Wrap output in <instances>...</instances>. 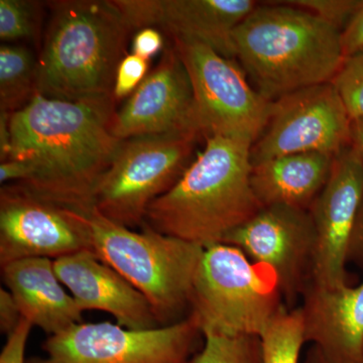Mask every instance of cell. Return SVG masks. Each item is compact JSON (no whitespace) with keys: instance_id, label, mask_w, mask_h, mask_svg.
<instances>
[{"instance_id":"cell-3","label":"cell","mask_w":363,"mask_h":363,"mask_svg":"<svg viewBox=\"0 0 363 363\" xmlns=\"http://www.w3.org/2000/svg\"><path fill=\"white\" fill-rule=\"evenodd\" d=\"M342 30L283 1L259 4L233 33L236 58L271 101L332 82L344 60Z\"/></svg>"},{"instance_id":"cell-10","label":"cell","mask_w":363,"mask_h":363,"mask_svg":"<svg viewBox=\"0 0 363 363\" xmlns=\"http://www.w3.org/2000/svg\"><path fill=\"white\" fill-rule=\"evenodd\" d=\"M92 250L89 215L11 183L0 190V264Z\"/></svg>"},{"instance_id":"cell-33","label":"cell","mask_w":363,"mask_h":363,"mask_svg":"<svg viewBox=\"0 0 363 363\" xmlns=\"http://www.w3.org/2000/svg\"><path fill=\"white\" fill-rule=\"evenodd\" d=\"M304 363H327V362L318 348L311 345L306 353Z\"/></svg>"},{"instance_id":"cell-23","label":"cell","mask_w":363,"mask_h":363,"mask_svg":"<svg viewBox=\"0 0 363 363\" xmlns=\"http://www.w3.org/2000/svg\"><path fill=\"white\" fill-rule=\"evenodd\" d=\"M39 6L38 2L28 0H0V40L11 43L33 39Z\"/></svg>"},{"instance_id":"cell-22","label":"cell","mask_w":363,"mask_h":363,"mask_svg":"<svg viewBox=\"0 0 363 363\" xmlns=\"http://www.w3.org/2000/svg\"><path fill=\"white\" fill-rule=\"evenodd\" d=\"M200 350L189 363H264L259 336L207 333Z\"/></svg>"},{"instance_id":"cell-32","label":"cell","mask_w":363,"mask_h":363,"mask_svg":"<svg viewBox=\"0 0 363 363\" xmlns=\"http://www.w3.org/2000/svg\"><path fill=\"white\" fill-rule=\"evenodd\" d=\"M352 136L363 160V118L352 121Z\"/></svg>"},{"instance_id":"cell-18","label":"cell","mask_w":363,"mask_h":363,"mask_svg":"<svg viewBox=\"0 0 363 363\" xmlns=\"http://www.w3.org/2000/svg\"><path fill=\"white\" fill-rule=\"evenodd\" d=\"M2 279L21 317L50 336L83 323L82 310L64 290L54 260L30 257L1 266Z\"/></svg>"},{"instance_id":"cell-1","label":"cell","mask_w":363,"mask_h":363,"mask_svg":"<svg viewBox=\"0 0 363 363\" xmlns=\"http://www.w3.org/2000/svg\"><path fill=\"white\" fill-rule=\"evenodd\" d=\"M116 112L113 96L67 101L37 93L9 121V160L30 169L16 184L90 215L98 182L123 143L112 133Z\"/></svg>"},{"instance_id":"cell-7","label":"cell","mask_w":363,"mask_h":363,"mask_svg":"<svg viewBox=\"0 0 363 363\" xmlns=\"http://www.w3.org/2000/svg\"><path fill=\"white\" fill-rule=\"evenodd\" d=\"M199 140L162 135L123 140L98 182L93 209L128 228L142 226L150 205L166 194L193 162Z\"/></svg>"},{"instance_id":"cell-6","label":"cell","mask_w":363,"mask_h":363,"mask_svg":"<svg viewBox=\"0 0 363 363\" xmlns=\"http://www.w3.org/2000/svg\"><path fill=\"white\" fill-rule=\"evenodd\" d=\"M285 309L271 269L253 262L233 245L215 243L204 248L189 313L203 335L259 337Z\"/></svg>"},{"instance_id":"cell-31","label":"cell","mask_w":363,"mask_h":363,"mask_svg":"<svg viewBox=\"0 0 363 363\" xmlns=\"http://www.w3.org/2000/svg\"><path fill=\"white\" fill-rule=\"evenodd\" d=\"M354 262L363 267V200L351 234L348 250V262Z\"/></svg>"},{"instance_id":"cell-25","label":"cell","mask_w":363,"mask_h":363,"mask_svg":"<svg viewBox=\"0 0 363 363\" xmlns=\"http://www.w3.org/2000/svg\"><path fill=\"white\" fill-rule=\"evenodd\" d=\"M362 0H290L288 6L309 11L343 30Z\"/></svg>"},{"instance_id":"cell-11","label":"cell","mask_w":363,"mask_h":363,"mask_svg":"<svg viewBox=\"0 0 363 363\" xmlns=\"http://www.w3.org/2000/svg\"><path fill=\"white\" fill-rule=\"evenodd\" d=\"M353 140L352 121L332 82L274 101L269 124L250 150L252 166L302 152L336 157Z\"/></svg>"},{"instance_id":"cell-5","label":"cell","mask_w":363,"mask_h":363,"mask_svg":"<svg viewBox=\"0 0 363 363\" xmlns=\"http://www.w3.org/2000/svg\"><path fill=\"white\" fill-rule=\"evenodd\" d=\"M93 252L147 298L160 326L178 323L190 311L204 248L143 224L142 231L89 215Z\"/></svg>"},{"instance_id":"cell-4","label":"cell","mask_w":363,"mask_h":363,"mask_svg":"<svg viewBox=\"0 0 363 363\" xmlns=\"http://www.w3.org/2000/svg\"><path fill=\"white\" fill-rule=\"evenodd\" d=\"M49 7L38 94L67 101L113 96L117 68L135 30L114 0H57Z\"/></svg>"},{"instance_id":"cell-2","label":"cell","mask_w":363,"mask_h":363,"mask_svg":"<svg viewBox=\"0 0 363 363\" xmlns=\"http://www.w3.org/2000/svg\"><path fill=\"white\" fill-rule=\"evenodd\" d=\"M205 140L175 185L150 205L143 223L203 247L223 242L262 208L250 182L252 145L219 135Z\"/></svg>"},{"instance_id":"cell-29","label":"cell","mask_w":363,"mask_h":363,"mask_svg":"<svg viewBox=\"0 0 363 363\" xmlns=\"http://www.w3.org/2000/svg\"><path fill=\"white\" fill-rule=\"evenodd\" d=\"M162 33L156 28H143L136 32L133 40V54L150 60L164 49Z\"/></svg>"},{"instance_id":"cell-19","label":"cell","mask_w":363,"mask_h":363,"mask_svg":"<svg viewBox=\"0 0 363 363\" xmlns=\"http://www.w3.org/2000/svg\"><path fill=\"white\" fill-rule=\"evenodd\" d=\"M334 156L302 152L252 166L250 182L262 207L290 205L309 210L330 176Z\"/></svg>"},{"instance_id":"cell-14","label":"cell","mask_w":363,"mask_h":363,"mask_svg":"<svg viewBox=\"0 0 363 363\" xmlns=\"http://www.w3.org/2000/svg\"><path fill=\"white\" fill-rule=\"evenodd\" d=\"M112 133L121 140L162 135L202 138L192 84L173 45L164 49L157 65L116 111Z\"/></svg>"},{"instance_id":"cell-30","label":"cell","mask_w":363,"mask_h":363,"mask_svg":"<svg viewBox=\"0 0 363 363\" xmlns=\"http://www.w3.org/2000/svg\"><path fill=\"white\" fill-rule=\"evenodd\" d=\"M21 314L18 304L7 290H0V328L2 333L11 334L16 328L21 320Z\"/></svg>"},{"instance_id":"cell-8","label":"cell","mask_w":363,"mask_h":363,"mask_svg":"<svg viewBox=\"0 0 363 363\" xmlns=\"http://www.w3.org/2000/svg\"><path fill=\"white\" fill-rule=\"evenodd\" d=\"M171 40L192 84L202 138L225 136L252 145L269 124L274 101L250 85L234 60L196 40Z\"/></svg>"},{"instance_id":"cell-24","label":"cell","mask_w":363,"mask_h":363,"mask_svg":"<svg viewBox=\"0 0 363 363\" xmlns=\"http://www.w3.org/2000/svg\"><path fill=\"white\" fill-rule=\"evenodd\" d=\"M332 84L342 100L351 121L363 118V50L344 60Z\"/></svg>"},{"instance_id":"cell-28","label":"cell","mask_w":363,"mask_h":363,"mask_svg":"<svg viewBox=\"0 0 363 363\" xmlns=\"http://www.w3.org/2000/svg\"><path fill=\"white\" fill-rule=\"evenodd\" d=\"M344 57L352 56L363 50V0L341 33Z\"/></svg>"},{"instance_id":"cell-12","label":"cell","mask_w":363,"mask_h":363,"mask_svg":"<svg viewBox=\"0 0 363 363\" xmlns=\"http://www.w3.org/2000/svg\"><path fill=\"white\" fill-rule=\"evenodd\" d=\"M257 264L271 269L288 309L312 281L316 233L309 210L290 205L262 207L224 238Z\"/></svg>"},{"instance_id":"cell-16","label":"cell","mask_w":363,"mask_h":363,"mask_svg":"<svg viewBox=\"0 0 363 363\" xmlns=\"http://www.w3.org/2000/svg\"><path fill=\"white\" fill-rule=\"evenodd\" d=\"M54 269L82 311L108 313L119 326L131 330L161 327L143 294L92 250L55 259Z\"/></svg>"},{"instance_id":"cell-26","label":"cell","mask_w":363,"mask_h":363,"mask_svg":"<svg viewBox=\"0 0 363 363\" xmlns=\"http://www.w3.org/2000/svg\"><path fill=\"white\" fill-rule=\"evenodd\" d=\"M149 60L128 54L117 68L113 97L116 101L130 97L149 74Z\"/></svg>"},{"instance_id":"cell-20","label":"cell","mask_w":363,"mask_h":363,"mask_svg":"<svg viewBox=\"0 0 363 363\" xmlns=\"http://www.w3.org/2000/svg\"><path fill=\"white\" fill-rule=\"evenodd\" d=\"M37 94V61L20 45L0 47V112L13 114Z\"/></svg>"},{"instance_id":"cell-13","label":"cell","mask_w":363,"mask_h":363,"mask_svg":"<svg viewBox=\"0 0 363 363\" xmlns=\"http://www.w3.org/2000/svg\"><path fill=\"white\" fill-rule=\"evenodd\" d=\"M363 200V160L353 143L334 157L330 176L309 211L316 233L312 281L347 285L351 234Z\"/></svg>"},{"instance_id":"cell-9","label":"cell","mask_w":363,"mask_h":363,"mask_svg":"<svg viewBox=\"0 0 363 363\" xmlns=\"http://www.w3.org/2000/svg\"><path fill=\"white\" fill-rule=\"evenodd\" d=\"M201 336L192 315L149 330L83 322L49 336L42 346L47 357L26 363H189Z\"/></svg>"},{"instance_id":"cell-15","label":"cell","mask_w":363,"mask_h":363,"mask_svg":"<svg viewBox=\"0 0 363 363\" xmlns=\"http://www.w3.org/2000/svg\"><path fill=\"white\" fill-rule=\"evenodd\" d=\"M133 30L162 28L171 39L196 40L236 58L233 33L259 6L253 0H114Z\"/></svg>"},{"instance_id":"cell-27","label":"cell","mask_w":363,"mask_h":363,"mask_svg":"<svg viewBox=\"0 0 363 363\" xmlns=\"http://www.w3.org/2000/svg\"><path fill=\"white\" fill-rule=\"evenodd\" d=\"M32 327L30 321L21 318L16 328L7 335L6 342L0 353V363H26V346Z\"/></svg>"},{"instance_id":"cell-21","label":"cell","mask_w":363,"mask_h":363,"mask_svg":"<svg viewBox=\"0 0 363 363\" xmlns=\"http://www.w3.org/2000/svg\"><path fill=\"white\" fill-rule=\"evenodd\" d=\"M259 338L264 363H298L306 344L298 307L279 313Z\"/></svg>"},{"instance_id":"cell-17","label":"cell","mask_w":363,"mask_h":363,"mask_svg":"<svg viewBox=\"0 0 363 363\" xmlns=\"http://www.w3.org/2000/svg\"><path fill=\"white\" fill-rule=\"evenodd\" d=\"M301 298L306 343L327 363H363V281L324 286L311 281Z\"/></svg>"}]
</instances>
